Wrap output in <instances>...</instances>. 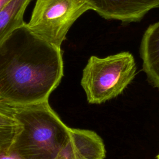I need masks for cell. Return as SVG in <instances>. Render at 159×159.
<instances>
[{"mask_svg":"<svg viewBox=\"0 0 159 159\" xmlns=\"http://www.w3.org/2000/svg\"><path fill=\"white\" fill-rule=\"evenodd\" d=\"M63 76V52L26 24L0 45V102L14 107L48 101Z\"/></svg>","mask_w":159,"mask_h":159,"instance_id":"6da1fadb","label":"cell"},{"mask_svg":"<svg viewBox=\"0 0 159 159\" xmlns=\"http://www.w3.org/2000/svg\"><path fill=\"white\" fill-rule=\"evenodd\" d=\"M13 108L21 127L7 152L19 159H56L69 139L70 128L48 101Z\"/></svg>","mask_w":159,"mask_h":159,"instance_id":"7a4b0ae2","label":"cell"},{"mask_svg":"<svg viewBox=\"0 0 159 159\" xmlns=\"http://www.w3.org/2000/svg\"><path fill=\"white\" fill-rule=\"evenodd\" d=\"M133 55L122 52L104 58L91 56L83 71L81 84L89 104H101L122 93L136 75Z\"/></svg>","mask_w":159,"mask_h":159,"instance_id":"3957f363","label":"cell"},{"mask_svg":"<svg viewBox=\"0 0 159 159\" xmlns=\"http://www.w3.org/2000/svg\"><path fill=\"white\" fill-rule=\"evenodd\" d=\"M92 9V0H36L26 26L36 35L61 47L75 22Z\"/></svg>","mask_w":159,"mask_h":159,"instance_id":"277c9868","label":"cell"},{"mask_svg":"<svg viewBox=\"0 0 159 159\" xmlns=\"http://www.w3.org/2000/svg\"><path fill=\"white\" fill-rule=\"evenodd\" d=\"M93 11L106 20L123 23L140 21L151 10L159 8V0H92Z\"/></svg>","mask_w":159,"mask_h":159,"instance_id":"5b68a950","label":"cell"},{"mask_svg":"<svg viewBox=\"0 0 159 159\" xmlns=\"http://www.w3.org/2000/svg\"><path fill=\"white\" fill-rule=\"evenodd\" d=\"M105 157L104 144L96 132L70 128L69 139L56 159H104Z\"/></svg>","mask_w":159,"mask_h":159,"instance_id":"8992f818","label":"cell"},{"mask_svg":"<svg viewBox=\"0 0 159 159\" xmlns=\"http://www.w3.org/2000/svg\"><path fill=\"white\" fill-rule=\"evenodd\" d=\"M143 70L150 82L159 88V21L150 24L144 32L140 45Z\"/></svg>","mask_w":159,"mask_h":159,"instance_id":"52a82bcc","label":"cell"},{"mask_svg":"<svg viewBox=\"0 0 159 159\" xmlns=\"http://www.w3.org/2000/svg\"><path fill=\"white\" fill-rule=\"evenodd\" d=\"M32 0H12L0 11V45L17 29L24 25L25 10Z\"/></svg>","mask_w":159,"mask_h":159,"instance_id":"ba28073f","label":"cell"},{"mask_svg":"<svg viewBox=\"0 0 159 159\" xmlns=\"http://www.w3.org/2000/svg\"><path fill=\"white\" fill-rule=\"evenodd\" d=\"M20 127L14 116V108L0 102V151L7 152Z\"/></svg>","mask_w":159,"mask_h":159,"instance_id":"9c48e42d","label":"cell"},{"mask_svg":"<svg viewBox=\"0 0 159 159\" xmlns=\"http://www.w3.org/2000/svg\"><path fill=\"white\" fill-rule=\"evenodd\" d=\"M0 159H19V158L8 153L7 152L0 151Z\"/></svg>","mask_w":159,"mask_h":159,"instance_id":"30bf717a","label":"cell"},{"mask_svg":"<svg viewBox=\"0 0 159 159\" xmlns=\"http://www.w3.org/2000/svg\"><path fill=\"white\" fill-rule=\"evenodd\" d=\"M12 0H0V11Z\"/></svg>","mask_w":159,"mask_h":159,"instance_id":"8fae6325","label":"cell"},{"mask_svg":"<svg viewBox=\"0 0 159 159\" xmlns=\"http://www.w3.org/2000/svg\"><path fill=\"white\" fill-rule=\"evenodd\" d=\"M157 159H159V155L157 156Z\"/></svg>","mask_w":159,"mask_h":159,"instance_id":"7c38bea8","label":"cell"}]
</instances>
